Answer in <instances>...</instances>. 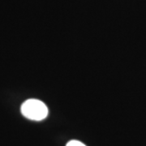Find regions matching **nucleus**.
Segmentation results:
<instances>
[{"label": "nucleus", "instance_id": "nucleus-1", "mask_svg": "<svg viewBox=\"0 0 146 146\" xmlns=\"http://www.w3.org/2000/svg\"><path fill=\"white\" fill-rule=\"evenodd\" d=\"M21 113L25 118L34 121H41L48 115L47 106L42 101L29 99L21 106Z\"/></svg>", "mask_w": 146, "mask_h": 146}, {"label": "nucleus", "instance_id": "nucleus-2", "mask_svg": "<svg viewBox=\"0 0 146 146\" xmlns=\"http://www.w3.org/2000/svg\"><path fill=\"white\" fill-rule=\"evenodd\" d=\"M67 146H86L82 142L78 141H71L67 144Z\"/></svg>", "mask_w": 146, "mask_h": 146}]
</instances>
